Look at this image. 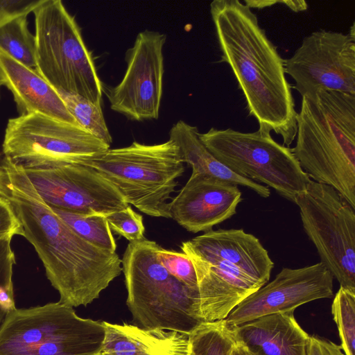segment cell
Wrapping results in <instances>:
<instances>
[{"label":"cell","instance_id":"1","mask_svg":"<svg viewBox=\"0 0 355 355\" xmlns=\"http://www.w3.org/2000/svg\"><path fill=\"white\" fill-rule=\"evenodd\" d=\"M0 197L10 203L22 236L33 246L60 302L87 306L121 275L116 252L77 234L43 200L24 169L4 156L0 159Z\"/></svg>","mask_w":355,"mask_h":355},{"label":"cell","instance_id":"2","mask_svg":"<svg viewBox=\"0 0 355 355\" xmlns=\"http://www.w3.org/2000/svg\"><path fill=\"white\" fill-rule=\"evenodd\" d=\"M210 13L221 51L245 97L249 115L259 128L279 135L289 146L296 137L297 114L284 59L239 0H214Z\"/></svg>","mask_w":355,"mask_h":355},{"label":"cell","instance_id":"3","mask_svg":"<svg viewBox=\"0 0 355 355\" xmlns=\"http://www.w3.org/2000/svg\"><path fill=\"white\" fill-rule=\"evenodd\" d=\"M196 273L201 318L225 320L268 282L274 262L258 238L243 229L210 230L182 243Z\"/></svg>","mask_w":355,"mask_h":355},{"label":"cell","instance_id":"4","mask_svg":"<svg viewBox=\"0 0 355 355\" xmlns=\"http://www.w3.org/2000/svg\"><path fill=\"white\" fill-rule=\"evenodd\" d=\"M291 148L313 181L336 189L355 209V94L317 90L302 97Z\"/></svg>","mask_w":355,"mask_h":355},{"label":"cell","instance_id":"5","mask_svg":"<svg viewBox=\"0 0 355 355\" xmlns=\"http://www.w3.org/2000/svg\"><path fill=\"white\" fill-rule=\"evenodd\" d=\"M159 245L130 242L121 259L127 306L136 326L189 335L203 322L198 291L177 279L157 260Z\"/></svg>","mask_w":355,"mask_h":355},{"label":"cell","instance_id":"6","mask_svg":"<svg viewBox=\"0 0 355 355\" xmlns=\"http://www.w3.org/2000/svg\"><path fill=\"white\" fill-rule=\"evenodd\" d=\"M81 164L95 169L128 205L150 216L169 218L168 200L184 172L175 143L148 145L133 141L123 148H109Z\"/></svg>","mask_w":355,"mask_h":355},{"label":"cell","instance_id":"7","mask_svg":"<svg viewBox=\"0 0 355 355\" xmlns=\"http://www.w3.org/2000/svg\"><path fill=\"white\" fill-rule=\"evenodd\" d=\"M33 12L37 72L58 92L101 105L103 84L75 17L60 0H44Z\"/></svg>","mask_w":355,"mask_h":355},{"label":"cell","instance_id":"8","mask_svg":"<svg viewBox=\"0 0 355 355\" xmlns=\"http://www.w3.org/2000/svg\"><path fill=\"white\" fill-rule=\"evenodd\" d=\"M198 135L209 152L230 171L271 187L293 202L311 180L291 148L275 141L268 130L243 132L211 128Z\"/></svg>","mask_w":355,"mask_h":355},{"label":"cell","instance_id":"9","mask_svg":"<svg viewBox=\"0 0 355 355\" xmlns=\"http://www.w3.org/2000/svg\"><path fill=\"white\" fill-rule=\"evenodd\" d=\"M110 146L80 125L33 113L8 119L2 150L24 169L46 168L80 164Z\"/></svg>","mask_w":355,"mask_h":355},{"label":"cell","instance_id":"10","mask_svg":"<svg viewBox=\"0 0 355 355\" xmlns=\"http://www.w3.org/2000/svg\"><path fill=\"white\" fill-rule=\"evenodd\" d=\"M294 203L320 262L340 287L355 291V209L333 187L313 180Z\"/></svg>","mask_w":355,"mask_h":355},{"label":"cell","instance_id":"11","mask_svg":"<svg viewBox=\"0 0 355 355\" xmlns=\"http://www.w3.org/2000/svg\"><path fill=\"white\" fill-rule=\"evenodd\" d=\"M284 66L302 97L320 89L355 94V38L349 33H311Z\"/></svg>","mask_w":355,"mask_h":355},{"label":"cell","instance_id":"12","mask_svg":"<svg viewBox=\"0 0 355 355\" xmlns=\"http://www.w3.org/2000/svg\"><path fill=\"white\" fill-rule=\"evenodd\" d=\"M166 35L145 30L125 53L127 68L120 83L105 92L110 108L135 121L157 119L163 93V49Z\"/></svg>","mask_w":355,"mask_h":355},{"label":"cell","instance_id":"13","mask_svg":"<svg viewBox=\"0 0 355 355\" xmlns=\"http://www.w3.org/2000/svg\"><path fill=\"white\" fill-rule=\"evenodd\" d=\"M24 171L43 200L51 207L107 216L129 205L99 173L81 164Z\"/></svg>","mask_w":355,"mask_h":355},{"label":"cell","instance_id":"14","mask_svg":"<svg viewBox=\"0 0 355 355\" xmlns=\"http://www.w3.org/2000/svg\"><path fill=\"white\" fill-rule=\"evenodd\" d=\"M333 295L334 277L321 262L283 268L272 282L244 299L225 320L235 327L263 315L294 311L304 304Z\"/></svg>","mask_w":355,"mask_h":355},{"label":"cell","instance_id":"15","mask_svg":"<svg viewBox=\"0 0 355 355\" xmlns=\"http://www.w3.org/2000/svg\"><path fill=\"white\" fill-rule=\"evenodd\" d=\"M238 185L207 175L191 173L168 204L170 218L192 233L207 232L236 214L243 200Z\"/></svg>","mask_w":355,"mask_h":355},{"label":"cell","instance_id":"16","mask_svg":"<svg viewBox=\"0 0 355 355\" xmlns=\"http://www.w3.org/2000/svg\"><path fill=\"white\" fill-rule=\"evenodd\" d=\"M101 322L79 317L60 302L7 313L0 326V355H15L55 337L92 329Z\"/></svg>","mask_w":355,"mask_h":355},{"label":"cell","instance_id":"17","mask_svg":"<svg viewBox=\"0 0 355 355\" xmlns=\"http://www.w3.org/2000/svg\"><path fill=\"white\" fill-rule=\"evenodd\" d=\"M0 83L12 93L19 116L39 113L79 125L59 93L35 69L22 64L1 49Z\"/></svg>","mask_w":355,"mask_h":355},{"label":"cell","instance_id":"18","mask_svg":"<svg viewBox=\"0 0 355 355\" xmlns=\"http://www.w3.org/2000/svg\"><path fill=\"white\" fill-rule=\"evenodd\" d=\"M234 330L236 340L255 355H308L310 336L294 311L263 315Z\"/></svg>","mask_w":355,"mask_h":355},{"label":"cell","instance_id":"19","mask_svg":"<svg viewBox=\"0 0 355 355\" xmlns=\"http://www.w3.org/2000/svg\"><path fill=\"white\" fill-rule=\"evenodd\" d=\"M103 355H188L189 335L103 321Z\"/></svg>","mask_w":355,"mask_h":355},{"label":"cell","instance_id":"20","mask_svg":"<svg viewBox=\"0 0 355 355\" xmlns=\"http://www.w3.org/2000/svg\"><path fill=\"white\" fill-rule=\"evenodd\" d=\"M197 127L180 120L169 131V139L178 147L182 159L192 168V173L207 175L236 185L245 187L262 198H268V187L243 178L220 162L206 148L199 138Z\"/></svg>","mask_w":355,"mask_h":355},{"label":"cell","instance_id":"21","mask_svg":"<svg viewBox=\"0 0 355 355\" xmlns=\"http://www.w3.org/2000/svg\"><path fill=\"white\" fill-rule=\"evenodd\" d=\"M104 338L105 328L101 322L94 328L55 337L15 355H96Z\"/></svg>","mask_w":355,"mask_h":355},{"label":"cell","instance_id":"22","mask_svg":"<svg viewBox=\"0 0 355 355\" xmlns=\"http://www.w3.org/2000/svg\"><path fill=\"white\" fill-rule=\"evenodd\" d=\"M236 343L225 320L203 322L189 334L188 355H231Z\"/></svg>","mask_w":355,"mask_h":355},{"label":"cell","instance_id":"23","mask_svg":"<svg viewBox=\"0 0 355 355\" xmlns=\"http://www.w3.org/2000/svg\"><path fill=\"white\" fill-rule=\"evenodd\" d=\"M27 17H19L0 27V49L22 64L35 69V37L28 29Z\"/></svg>","mask_w":355,"mask_h":355},{"label":"cell","instance_id":"24","mask_svg":"<svg viewBox=\"0 0 355 355\" xmlns=\"http://www.w3.org/2000/svg\"><path fill=\"white\" fill-rule=\"evenodd\" d=\"M51 208L83 239L102 248L116 252V243L106 216L98 214L88 215L55 207Z\"/></svg>","mask_w":355,"mask_h":355},{"label":"cell","instance_id":"25","mask_svg":"<svg viewBox=\"0 0 355 355\" xmlns=\"http://www.w3.org/2000/svg\"><path fill=\"white\" fill-rule=\"evenodd\" d=\"M76 122L91 135L110 145L112 138L106 125L101 105L71 93L58 92Z\"/></svg>","mask_w":355,"mask_h":355},{"label":"cell","instance_id":"26","mask_svg":"<svg viewBox=\"0 0 355 355\" xmlns=\"http://www.w3.org/2000/svg\"><path fill=\"white\" fill-rule=\"evenodd\" d=\"M331 313L337 325L345 355H355V291L340 286L336 293Z\"/></svg>","mask_w":355,"mask_h":355},{"label":"cell","instance_id":"27","mask_svg":"<svg viewBox=\"0 0 355 355\" xmlns=\"http://www.w3.org/2000/svg\"><path fill=\"white\" fill-rule=\"evenodd\" d=\"M12 239L0 240V326L7 313L16 309L12 283L16 259L11 246Z\"/></svg>","mask_w":355,"mask_h":355},{"label":"cell","instance_id":"28","mask_svg":"<svg viewBox=\"0 0 355 355\" xmlns=\"http://www.w3.org/2000/svg\"><path fill=\"white\" fill-rule=\"evenodd\" d=\"M157 255L159 262L170 274L189 288L198 291L195 268L186 254L166 250L159 245Z\"/></svg>","mask_w":355,"mask_h":355},{"label":"cell","instance_id":"29","mask_svg":"<svg viewBox=\"0 0 355 355\" xmlns=\"http://www.w3.org/2000/svg\"><path fill=\"white\" fill-rule=\"evenodd\" d=\"M106 218L111 230L130 242L144 238L143 216L135 212L130 205L121 211L109 214Z\"/></svg>","mask_w":355,"mask_h":355},{"label":"cell","instance_id":"30","mask_svg":"<svg viewBox=\"0 0 355 355\" xmlns=\"http://www.w3.org/2000/svg\"><path fill=\"white\" fill-rule=\"evenodd\" d=\"M44 0H0V27L30 12L41 5Z\"/></svg>","mask_w":355,"mask_h":355},{"label":"cell","instance_id":"31","mask_svg":"<svg viewBox=\"0 0 355 355\" xmlns=\"http://www.w3.org/2000/svg\"><path fill=\"white\" fill-rule=\"evenodd\" d=\"M22 229L8 201L0 197V240L22 236Z\"/></svg>","mask_w":355,"mask_h":355},{"label":"cell","instance_id":"32","mask_svg":"<svg viewBox=\"0 0 355 355\" xmlns=\"http://www.w3.org/2000/svg\"><path fill=\"white\" fill-rule=\"evenodd\" d=\"M308 355H345L340 345L316 335L310 336Z\"/></svg>","mask_w":355,"mask_h":355},{"label":"cell","instance_id":"33","mask_svg":"<svg viewBox=\"0 0 355 355\" xmlns=\"http://www.w3.org/2000/svg\"><path fill=\"white\" fill-rule=\"evenodd\" d=\"M282 4H284L294 12L306 10L308 8L306 1L303 0H287L281 1Z\"/></svg>","mask_w":355,"mask_h":355},{"label":"cell","instance_id":"34","mask_svg":"<svg viewBox=\"0 0 355 355\" xmlns=\"http://www.w3.org/2000/svg\"><path fill=\"white\" fill-rule=\"evenodd\" d=\"M231 355H255L243 344L236 340V343L232 351Z\"/></svg>","mask_w":355,"mask_h":355},{"label":"cell","instance_id":"35","mask_svg":"<svg viewBox=\"0 0 355 355\" xmlns=\"http://www.w3.org/2000/svg\"><path fill=\"white\" fill-rule=\"evenodd\" d=\"M96 355H103V354H101L98 353V354H96Z\"/></svg>","mask_w":355,"mask_h":355},{"label":"cell","instance_id":"36","mask_svg":"<svg viewBox=\"0 0 355 355\" xmlns=\"http://www.w3.org/2000/svg\"><path fill=\"white\" fill-rule=\"evenodd\" d=\"M1 83H0V88H1Z\"/></svg>","mask_w":355,"mask_h":355},{"label":"cell","instance_id":"37","mask_svg":"<svg viewBox=\"0 0 355 355\" xmlns=\"http://www.w3.org/2000/svg\"><path fill=\"white\" fill-rule=\"evenodd\" d=\"M0 155H1V154H0Z\"/></svg>","mask_w":355,"mask_h":355}]
</instances>
